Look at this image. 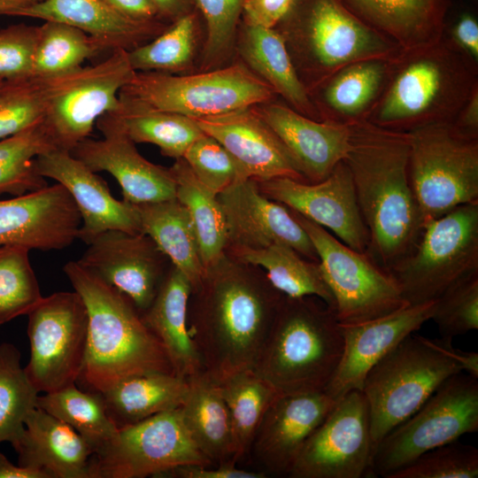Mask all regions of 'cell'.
<instances>
[{"instance_id": "8fae6325", "label": "cell", "mask_w": 478, "mask_h": 478, "mask_svg": "<svg viewBox=\"0 0 478 478\" xmlns=\"http://www.w3.org/2000/svg\"><path fill=\"white\" fill-rule=\"evenodd\" d=\"M135 73L128 51L116 50L95 65L38 78L44 96L42 123L56 149L71 151L88 138L97 120L118 108L120 91Z\"/></svg>"}, {"instance_id": "ac0fdd59", "label": "cell", "mask_w": 478, "mask_h": 478, "mask_svg": "<svg viewBox=\"0 0 478 478\" xmlns=\"http://www.w3.org/2000/svg\"><path fill=\"white\" fill-rule=\"evenodd\" d=\"M164 256L144 233L110 229L95 237L77 261L127 296L137 310L143 312L164 280Z\"/></svg>"}, {"instance_id": "7bdbcfd3", "label": "cell", "mask_w": 478, "mask_h": 478, "mask_svg": "<svg viewBox=\"0 0 478 478\" xmlns=\"http://www.w3.org/2000/svg\"><path fill=\"white\" fill-rule=\"evenodd\" d=\"M101 51L81 30L60 22L44 21L38 26L31 76L42 79L73 71Z\"/></svg>"}, {"instance_id": "603a6c76", "label": "cell", "mask_w": 478, "mask_h": 478, "mask_svg": "<svg viewBox=\"0 0 478 478\" xmlns=\"http://www.w3.org/2000/svg\"><path fill=\"white\" fill-rule=\"evenodd\" d=\"M435 308L436 300H433L361 323H340L343 355L324 392L337 400L351 390H361L368 371L406 336L431 320Z\"/></svg>"}, {"instance_id": "83f0119b", "label": "cell", "mask_w": 478, "mask_h": 478, "mask_svg": "<svg viewBox=\"0 0 478 478\" xmlns=\"http://www.w3.org/2000/svg\"><path fill=\"white\" fill-rule=\"evenodd\" d=\"M13 16L69 25L90 36L103 51H130L152 40L169 26L162 21L128 19L102 0H42Z\"/></svg>"}, {"instance_id": "f907efd6", "label": "cell", "mask_w": 478, "mask_h": 478, "mask_svg": "<svg viewBox=\"0 0 478 478\" xmlns=\"http://www.w3.org/2000/svg\"><path fill=\"white\" fill-rule=\"evenodd\" d=\"M431 320L447 341L478 328V272L453 283L436 300Z\"/></svg>"}, {"instance_id": "7dc6e473", "label": "cell", "mask_w": 478, "mask_h": 478, "mask_svg": "<svg viewBox=\"0 0 478 478\" xmlns=\"http://www.w3.org/2000/svg\"><path fill=\"white\" fill-rule=\"evenodd\" d=\"M44 117L42 82L32 76L0 83V140L14 135Z\"/></svg>"}, {"instance_id": "8992f818", "label": "cell", "mask_w": 478, "mask_h": 478, "mask_svg": "<svg viewBox=\"0 0 478 478\" xmlns=\"http://www.w3.org/2000/svg\"><path fill=\"white\" fill-rule=\"evenodd\" d=\"M276 27L307 92L349 64L391 59L402 50L339 0H295Z\"/></svg>"}, {"instance_id": "ba28073f", "label": "cell", "mask_w": 478, "mask_h": 478, "mask_svg": "<svg viewBox=\"0 0 478 478\" xmlns=\"http://www.w3.org/2000/svg\"><path fill=\"white\" fill-rule=\"evenodd\" d=\"M120 95L147 109L201 118L274 101L276 94L238 62L196 74L135 72Z\"/></svg>"}, {"instance_id": "f5cc1de1", "label": "cell", "mask_w": 478, "mask_h": 478, "mask_svg": "<svg viewBox=\"0 0 478 478\" xmlns=\"http://www.w3.org/2000/svg\"><path fill=\"white\" fill-rule=\"evenodd\" d=\"M295 0H245L242 18L249 25L274 28L291 9Z\"/></svg>"}, {"instance_id": "94428289", "label": "cell", "mask_w": 478, "mask_h": 478, "mask_svg": "<svg viewBox=\"0 0 478 478\" xmlns=\"http://www.w3.org/2000/svg\"><path fill=\"white\" fill-rule=\"evenodd\" d=\"M0 478H50L40 470L16 466L0 452Z\"/></svg>"}, {"instance_id": "bcb514c9", "label": "cell", "mask_w": 478, "mask_h": 478, "mask_svg": "<svg viewBox=\"0 0 478 478\" xmlns=\"http://www.w3.org/2000/svg\"><path fill=\"white\" fill-rule=\"evenodd\" d=\"M206 25L202 68L220 67L235 46L245 0H194Z\"/></svg>"}, {"instance_id": "30bf717a", "label": "cell", "mask_w": 478, "mask_h": 478, "mask_svg": "<svg viewBox=\"0 0 478 478\" xmlns=\"http://www.w3.org/2000/svg\"><path fill=\"white\" fill-rule=\"evenodd\" d=\"M409 173L423 225L478 202V137L452 124L409 133Z\"/></svg>"}, {"instance_id": "f1b7e54d", "label": "cell", "mask_w": 478, "mask_h": 478, "mask_svg": "<svg viewBox=\"0 0 478 478\" xmlns=\"http://www.w3.org/2000/svg\"><path fill=\"white\" fill-rule=\"evenodd\" d=\"M355 17L402 50L440 40L454 0H339Z\"/></svg>"}, {"instance_id": "3957f363", "label": "cell", "mask_w": 478, "mask_h": 478, "mask_svg": "<svg viewBox=\"0 0 478 478\" xmlns=\"http://www.w3.org/2000/svg\"><path fill=\"white\" fill-rule=\"evenodd\" d=\"M478 88V61L445 34L432 43L401 50L390 59L384 88L366 120L404 133L452 124Z\"/></svg>"}, {"instance_id": "9f6ffc18", "label": "cell", "mask_w": 478, "mask_h": 478, "mask_svg": "<svg viewBox=\"0 0 478 478\" xmlns=\"http://www.w3.org/2000/svg\"><path fill=\"white\" fill-rule=\"evenodd\" d=\"M111 9L128 19L146 22H165L151 0H102ZM168 24V23H167Z\"/></svg>"}, {"instance_id": "cb8c5ba5", "label": "cell", "mask_w": 478, "mask_h": 478, "mask_svg": "<svg viewBox=\"0 0 478 478\" xmlns=\"http://www.w3.org/2000/svg\"><path fill=\"white\" fill-rule=\"evenodd\" d=\"M335 402L324 391L276 396L250 450L266 474L289 476L307 439Z\"/></svg>"}, {"instance_id": "e0dca14e", "label": "cell", "mask_w": 478, "mask_h": 478, "mask_svg": "<svg viewBox=\"0 0 478 478\" xmlns=\"http://www.w3.org/2000/svg\"><path fill=\"white\" fill-rule=\"evenodd\" d=\"M262 194L321 226L353 250L366 253L369 235L343 160L319 182L274 178L258 181Z\"/></svg>"}, {"instance_id": "db71d44e", "label": "cell", "mask_w": 478, "mask_h": 478, "mask_svg": "<svg viewBox=\"0 0 478 478\" xmlns=\"http://www.w3.org/2000/svg\"><path fill=\"white\" fill-rule=\"evenodd\" d=\"M161 477L175 478H265L264 471H248L236 467V463L227 462L219 465H189L166 472Z\"/></svg>"}, {"instance_id": "7402d4cb", "label": "cell", "mask_w": 478, "mask_h": 478, "mask_svg": "<svg viewBox=\"0 0 478 478\" xmlns=\"http://www.w3.org/2000/svg\"><path fill=\"white\" fill-rule=\"evenodd\" d=\"M38 173L63 185L81 218L78 238L89 244L101 233L119 229L143 233L135 204L120 201L106 182L70 151L52 149L35 159Z\"/></svg>"}, {"instance_id": "5bb4252c", "label": "cell", "mask_w": 478, "mask_h": 478, "mask_svg": "<svg viewBox=\"0 0 478 478\" xmlns=\"http://www.w3.org/2000/svg\"><path fill=\"white\" fill-rule=\"evenodd\" d=\"M30 358L24 367L37 391L49 393L76 384L82 371L89 315L78 292L59 291L27 314Z\"/></svg>"}, {"instance_id": "681fc988", "label": "cell", "mask_w": 478, "mask_h": 478, "mask_svg": "<svg viewBox=\"0 0 478 478\" xmlns=\"http://www.w3.org/2000/svg\"><path fill=\"white\" fill-rule=\"evenodd\" d=\"M478 450L458 442L429 450L387 478H476Z\"/></svg>"}, {"instance_id": "ab89813d", "label": "cell", "mask_w": 478, "mask_h": 478, "mask_svg": "<svg viewBox=\"0 0 478 478\" xmlns=\"http://www.w3.org/2000/svg\"><path fill=\"white\" fill-rule=\"evenodd\" d=\"M37 407L72 427L92 446L95 453L119 432L101 393L79 389L76 384L39 396Z\"/></svg>"}, {"instance_id": "d4e9b609", "label": "cell", "mask_w": 478, "mask_h": 478, "mask_svg": "<svg viewBox=\"0 0 478 478\" xmlns=\"http://www.w3.org/2000/svg\"><path fill=\"white\" fill-rule=\"evenodd\" d=\"M192 119L204 134L225 147L249 178L258 181L274 178L307 181L281 140L252 106Z\"/></svg>"}, {"instance_id": "4fadbf2b", "label": "cell", "mask_w": 478, "mask_h": 478, "mask_svg": "<svg viewBox=\"0 0 478 478\" xmlns=\"http://www.w3.org/2000/svg\"><path fill=\"white\" fill-rule=\"evenodd\" d=\"M309 235L341 324H357L409 305L393 276L366 253L349 247L329 231L289 209Z\"/></svg>"}, {"instance_id": "484cf974", "label": "cell", "mask_w": 478, "mask_h": 478, "mask_svg": "<svg viewBox=\"0 0 478 478\" xmlns=\"http://www.w3.org/2000/svg\"><path fill=\"white\" fill-rule=\"evenodd\" d=\"M252 108L281 140L307 181H323L344 159L349 126L313 120L274 101Z\"/></svg>"}, {"instance_id": "d6986e66", "label": "cell", "mask_w": 478, "mask_h": 478, "mask_svg": "<svg viewBox=\"0 0 478 478\" xmlns=\"http://www.w3.org/2000/svg\"><path fill=\"white\" fill-rule=\"evenodd\" d=\"M103 139L86 138L70 151L95 173H110L119 182L123 200L140 204L176 198V183L170 168L153 164L135 143L104 115L96 123Z\"/></svg>"}, {"instance_id": "2e32d148", "label": "cell", "mask_w": 478, "mask_h": 478, "mask_svg": "<svg viewBox=\"0 0 478 478\" xmlns=\"http://www.w3.org/2000/svg\"><path fill=\"white\" fill-rule=\"evenodd\" d=\"M373 452L368 405L363 392L353 389L307 439L289 477H370Z\"/></svg>"}, {"instance_id": "60d3db41", "label": "cell", "mask_w": 478, "mask_h": 478, "mask_svg": "<svg viewBox=\"0 0 478 478\" xmlns=\"http://www.w3.org/2000/svg\"><path fill=\"white\" fill-rule=\"evenodd\" d=\"M56 149L42 121L0 140V195L17 197L45 188L36 158Z\"/></svg>"}, {"instance_id": "6125c7cd", "label": "cell", "mask_w": 478, "mask_h": 478, "mask_svg": "<svg viewBox=\"0 0 478 478\" xmlns=\"http://www.w3.org/2000/svg\"><path fill=\"white\" fill-rule=\"evenodd\" d=\"M42 0H0V14L13 16L17 12Z\"/></svg>"}, {"instance_id": "836d02e7", "label": "cell", "mask_w": 478, "mask_h": 478, "mask_svg": "<svg viewBox=\"0 0 478 478\" xmlns=\"http://www.w3.org/2000/svg\"><path fill=\"white\" fill-rule=\"evenodd\" d=\"M188 392L186 379L169 373H148L127 377L101 395L108 414L120 428L180 408Z\"/></svg>"}, {"instance_id": "9c48e42d", "label": "cell", "mask_w": 478, "mask_h": 478, "mask_svg": "<svg viewBox=\"0 0 478 478\" xmlns=\"http://www.w3.org/2000/svg\"><path fill=\"white\" fill-rule=\"evenodd\" d=\"M478 272V202L459 205L423 225L413 250L389 273L409 305L436 300Z\"/></svg>"}, {"instance_id": "b9f144b4", "label": "cell", "mask_w": 478, "mask_h": 478, "mask_svg": "<svg viewBox=\"0 0 478 478\" xmlns=\"http://www.w3.org/2000/svg\"><path fill=\"white\" fill-rule=\"evenodd\" d=\"M185 14L148 42L128 51L135 72L176 73L187 70L195 55L198 15Z\"/></svg>"}, {"instance_id": "1f68e13d", "label": "cell", "mask_w": 478, "mask_h": 478, "mask_svg": "<svg viewBox=\"0 0 478 478\" xmlns=\"http://www.w3.org/2000/svg\"><path fill=\"white\" fill-rule=\"evenodd\" d=\"M237 49L246 66L280 95L293 110L320 120L316 108L300 81L283 36L276 28L243 22Z\"/></svg>"}, {"instance_id": "91938a15", "label": "cell", "mask_w": 478, "mask_h": 478, "mask_svg": "<svg viewBox=\"0 0 478 478\" xmlns=\"http://www.w3.org/2000/svg\"><path fill=\"white\" fill-rule=\"evenodd\" d=\"M443 341L449 355L461 366L463 372L478 378V353L454 348L452 341Z\"/></svg>"}, {"instance_id": "9a60e30c", "label": "cell", "mask_w": 478, "mask_h": 478, "mask_svg": "<svg viewBox=\"0 0 478 478\" xmlns=\"http://www.w3.org/2000/svg\"><path fill=\"white\" fill-rule=\"evenodd\" d=\"M189 465L212 464L192 439L177 408L119 428L91 457L90 478L161 477Z\"/></svg>"}, {"instance_id": "ee69618b", "label": "cell", "mask_w": 478, "mask_h": 478, "mask_svg": "<svg viewBox=\"0 0 478 478\" xmlns=\"http://www.w3.org/2000/svg\"><path fill=\"white\" fill-rule=\"evenodd\" d=\"M38 394L17 347L0 343V443H12L20 436L27 415L37 406Z\"/></svg>"}, {"instance_id": "6f0895ef", "label": "cell", "mask_w": 478, "mask_h": 478, "mask_svg": "<svg viewBox=\"0 0 478 478\" xmlns=\"http://www.w3.org/2000/svg\"><path fill=\"white\" fill-rule=\"evenodd\" d=\"M452 125L469 136L478 137V88L474 90Z\"/></svg>"}, {"instance_id": "74e56055", "label": "cell", "mask_w": 478, "mask_h": 478, "mask_svg": "<svg viewBox=\"0 0 478 478\" xmlns=\"http://www.w3.org/2000/svg\"><path fill=\"white\" fill-rule=\"evenodd\" d=\"M176 183V199L186 208L206 273L220 264L228 242L227 225L218 197L194 175L183 158L170 167Z\"/></svg>"}, {"instance_id": "c3c4849f", "label": "cell", "mask_w": 478, "mask_h": 478, "mask_svg": "<svg viewBox=\"0 0 478 478\" xmlns=\"http://www.w3.org/2000/svg\"><path fill=\"white\" fill-rule=\"evenodd\" d=\"M182 158L197 179L216 196L249 178L225 147L206 134L189 146Z\"/></svg>"}, {"instance_id": "5b68a950", "label": "cell", "mask_w": 478, "mask_h": 478, "mask_svg": "<svg viewBox=\"0 0 478 478\" xmlns=\"http://www.w3.org/2000/svg\"><path fill=\"white\" fill-rule=\"evenodd\" d=\"M316 297H283L253 371L280 394L324 391L343 351L334 309Z\"/></svg>"}, {"instance_id": "7a4b0ae2", "label": "cell", "mask_w": 478, "mask_h": 478, "mask_svg": "<svg viewBox=\"0 0 478 478\" xmlns=\"http://www.w3.org/2000/svg\"><path fill=\"white\" fill-rule=\"evenodd\" d=\"M190 336L204 370L217 382L253 370L284 295L266 280L235 268L209 270Z\"/></svg>"}, {"instance_id": "52a82bcc", "label": "cell", "mask_w": 478, "mask_h": 478, "mask_svg": "<svg viewBox=\"0 0 478 478\" xmlns=\"http://www.w3.org/2000/svg\"><path fill=\"white\" fill-rule=\"evenodd\" d=\"M460 372L443 339L412 334L380 359L366 374L361 389L369 409L374 451L446 379Z\"/></svg>"}, {"instance_id": "d6a6232c", "label": "cell", "mask_w": 478, "mask_h": 478, "mask_svg": "<svg viewBox=\"0 0 478 478\" xmlns=\"http://www.w3.org/2000/svg\"><path fill=\"white\" fill-rule=\"evenodd\" d=\"M187 380L189 392L180 409L192 439L212 465L237 463L229 414L218 382L204 370Z\"/></svg>"}, {"instance_id": "6da1fadb", "label": "cell", "mask_w": 478, "mask_h": 478, "mask_svg": "<svg viewBox=\"0 0 478 478\" xmlns=\"http://www.w3.org/2000/svg\"><path fill=\"white\" fill-rule=\"evenodd\" d=\"M347 165L368 231L366 254L389 271L415 247L423 221L409 173V133L361 120L349 126Z\"/></svg>"}, {"instance_id": "4316f807", "label": "cell", "mask_w": 478, "mask_h": 478, "mask_svg": "<svg viewBox=\"0 0 478 478\" xmlns=\"http://www.w3.org/2000/svg\"><path fill=\"white\" fill-rule=\"evenodd\" d=\"M11 443L21 466L42 471L50 478H90L92 446L42 408L30 412L22 433Z\"/></svg>"}, {"instance_id": "f546056e", "label": "cell", "mask_w": 478, "mask_h": 478, "mask_svg": "<svg viewBox=\"0 0 478 478\" xmlns=\"http://www.w3.org/2000/svg\"><path fill=\"white\" fill-rule=\"evenodd\" d=\"M389 61L349 64L308 90L320 120L346 126L366 120L384 88Z\"/></svg>"}, {"instance_id": "f35d334b", "label": "cell", "mask_w": 478, "mask_h": 478, "mask_svg": "<svg viewBox=\"0 0 478 478\" xmlns=\"http://www.w3.org/2000/svg\"><path fill=\"white\" fill-rule=\"evenodd\" d=\"M232 427L237 462L250 452L257 430L278 393L253 370H244L218 382Z\"/></svg>"}, {"instance_id": "44dd1931", "label": "cell", "mask_w": 478, "mask_h": 478, "mask_svg": "<svg viewBox=\"0 0 478 478\" xmlns=\"http://www.w3.org/2000/svg\"><path fill=\"white\" fill-rule=\"evenodd\" d=\"M217 197L234 246L258 249L281 243L318 261L309 235L289 209L262 194L257 181L247 178Z\"/></svg>"}, {"instance_id": "4dcf8cb0", "label": "cell", "mask_w": 478, "mask_h": 478, "mask_svg": "<svg viewBox=\"0 0 478 478\" xmlns=\"http://www.w3.org/2000/svg\"><path fill=\"white\" fill-rule=\"evenodd\" d=\"M192 289L187 276L173 266L164 277L151 305L141 314L163 345L173 374L186 380L204 370L187 322Z\"/></svg>"}, {"instance_id": "680465c9", "label": "cell", "mask_w": 478, "mask_h": 478, "mask_svg": "<svg viewBox=\"0 0 478 478\" xmlns=\"http://www.w3.org/2000/svg\"><path fill=\"white\" fill-rule=\"evenodd\" d=\"M161 19L170 24L185 14L195 11L194 0H151Z\"/></svg>"}, {"instance_id": "e575fe53", "label": "cell", "mask_w": 478, "mask_h": 478, "mask_svg": "<svg viewBox=\"0 0 478 478\" xmlns=\"http://www.w3.org/2000/svg\"><path fill=\"white\" fill-rule=\"evenodd\" d=\"M142 232L183 273L196 290L204 281L203 265L196 234L184 207L176 198L135 204Z\"/></svg>"}, {"instance_id": "ffe728a7", "label": "cell", "mask_w": 478, "mask_h": 478, "mask_svg": "<svg viewBox=\"0 0 478 478\" xmlns=\"http://www.w3.org/2000/svg\"><path fill=\"white\" fill-rule=\"evenodd\" d=\"M81 218L61 184L0 200V245L61 250L78 238Z\"/></svg>"}, {"instance_id": "11a10c76", "label": "cell", "mask_w": 478, "mask_h": 478, "mask_svg": "<svg viewBox=\"0 0 478 478\" xmlns=\"http://www.w3.org/2000/svg\"><path fill=\"white\" fill-rule=\"evenodd\" d=\"M445 34L460 50L478 61V21L473 12L459 13L451 25L447 24Z\"/></svg>"}, {"instance_id": "be15d7a7", "label": "cell", "mask_w": 478, "mask_h": 478, "mask_svg": "<svg viewBox=\"0 0 478 478\" xmlns=\"http://www.w3.org/2000/svg\"><path fill=\"white\" fill-rule=\"evenodd\" d=\"M3 81L0 80V83L2 82Z\"/></svg>"}, {"instance_id": "8d00e7d4", "label": "cell", "mask_w": 478, "mask_h": 478, "mask_svg": "<svg viewBox=\"0 0 478 478\" xmlns=\"http://www.w3.org/2000/svg\"><path fill=\"white\" fill-rule=\"evenodd\" d=\"M234 253L243 263L262 267L270 284L285 297H316L335 310L318 261L305 260L294 249L281 243L258 249L235 246Z\"/></svg>"}, {"instance_id": "f6af8a7d", "label": "cell", "mask_w": 478, "mask_h": 478, "mask_svg": "<svg viewBox=\"0 0 478 478\" xmlns=\"http://www.w3.org/2000/svg\"><path fill=\"white\" fill-rule=\"evenodd\" d=\"M29 251L21 245H0V325L27 314L42 297Z\"/></svg>"}, {"instance_id": "816d5d0a", "label": "cell", "mask_w": 478, "mask_h": 478, "mask_svg": "<svg viewBox=\"0 0 478 478\" xmlns=\"http://www.w3.org/2000/svg\"><path fill=\"white\" fill-rule=\"evenodd\" d=\"M38 26L18 24L0 30V80L31 76Z\"/></svg>"}, {"instance_id": "d590c367", "label": "cell", "mask_w": 478, "mask_h": 478, "mask_svg": "<svg viewBox=\"0 0 478 478\" xmlns=\"http://www.w3.org/2000/svg\"><path fill=\"white\" fill-rule=\"evenodd\" d=\"M118 108L104 116L135 143H151L160 152L182 158L189 146L204 133L196 121L179 113L139 106L119 96Z\"/></svg>"}, {"instance_id": "277c9868", "label": "cell", "mask_w": 478, "mask_h": 478, "mask_svg": "<svg viewBox=\"0 0 478 478\" xmlns=\"http://www.w3.org/2000/svg\"><path fill=\"white\" fill-rule=\"evenodd\" d=\"M63 269L89 315L86 355L77 381L82 389L102 393L130 376L173 374L163 345L127 296L78 261Z\"/></svg>"}, {"instance_id": "7c38bea8", "label": "cell", "mask_w": 478, "mask_h": 478, "mask_svg": "<svg viewBox=\"0 0 478 478\" xmlns=\"http://www.w3.org/2000/svg\"><path fill=\"white\" fill-rule=\"evenodd\" d=\"M477 431V378L460 372L382 438L373 453L372 476L387 478L422 453Z\"/></svg>"}]
</instances>
